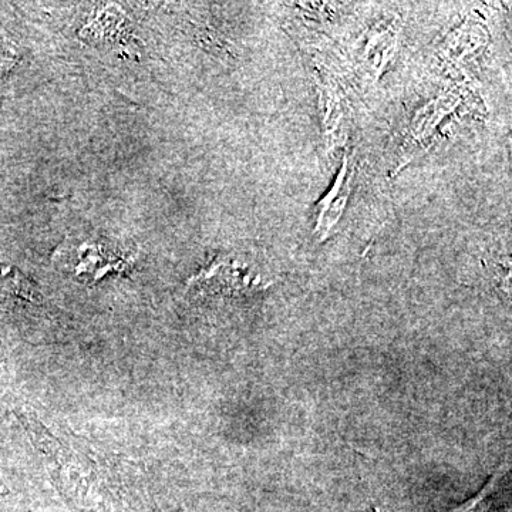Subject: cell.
Returning a JSON list of instances; mask_svg holds the SVG:
<instances>
[{"instance_id":"7a4b0ae2","label":"cell","mask_w":512,"mask_h":512,"mask_svg":"<svg viewBox=\"0 0 512 512\" xmlns=\"http://www.w3.org/2000/svg\"><path fill=\"white\" fill-rule=\"evenodd\" d=\"M0 296H13L33 301L29 285L13 266L0 262Z\"/></svg>"},{"instance_id":"277c9868","label":"cell","mask_w":512,"mask_h":512,"mask_svg":"<svg viewBox=\"0 0 512 512\" xmlns=\"http://www.w3.org/2000/svg\"><path fill=\"white\" fill-rule=\"evenodd\" d=\"M373 512H384L382 510H379V508H377V510L373 511Z\"/></svg>"},{"instance_id":"3957f363","label":"cell","mask_w":512,"mask_h":512,"mask_svg":"<svg viewBox=\"0 0 512 512\" xmlns=\"http://www.w3.org/2000/svg\"><path fill=\"white\" fill-rule=\"evenodd\" d=\"M16 52L9 43L0 40V77L5 76L6 73L15 66Z\"/></svg>"},{"instance_id":"6da1fadb","label":"cell","mask_w":512,"mask_h":512,"mask_svg":"<svg viewBox=\"0 0 512 512\" xmlns=\"http://www.w3.org/2000/svg\"><path fill=\"white\" fill-rule=\"evenodd\" d=\"M507 470L508 467L503 464V466L498 468L493 478L485 484V487L480 493L474 495V497L470 498L466 503L458 505L457 508H454V510L450 512H487L491 504V498L497 493L501 481H503L505 474H507Z\"/></svg>"}]
</instances>
